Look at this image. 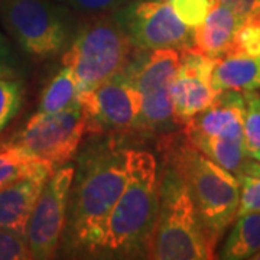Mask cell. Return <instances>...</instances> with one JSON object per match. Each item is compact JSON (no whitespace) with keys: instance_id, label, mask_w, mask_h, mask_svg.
I'll return each instance as SVG.
<instances>
[{"instance_id":"cell-1","label":"cell","mask_w":260,"mask_h":260,"mask_svg":"<svg viewBox=\"0 0 260 260\" xmlns=\"http://www.w3.org/2000/svg\"><path fill=\"white\" fill-rule=\"evenodd\" d=\"M127 181V149L100 140L84 149L70 189L64 242L68 250L99 254L107 221Z\"/></svg>"},{"instance_id":"cell-2","label":"cell","mask_w":260,"mask_h":260,"mask_svg":"<svg viewBox=\"0 0 260 260\" xmlns=\"http://www.w3.org/2000/svg\"><path fill=\"white\" fill-rule=\"evenodd\" d=\"M156 158L148 150L127 149V181L113 207L99 254L146 257L159 210Z\"/></svg>"},{"instance_id":"cell-3","label":"cell","mask_w":260,"mask_h":260,"mask_svg":"<svg viewBox=\"0 0 260 260\" xmlns=\"http://www.w3.org/2000/svg\"><path fill=\"white\" fill-rule=\"evenodd\" d=\"M168 164L184 177L198 220L214 247L237 217L240 182L233 172L207 158L188 140L169 152Z\"/></svg>"},{"instance_id":"cell-4","label":"cell","mask_w":260,"mask_h":260,"mask_svg":"<svg viewBox=\"0 0 260 260\" xmlns=\"http://www.w3.org/2000/svg\"><path fill=\"white\" fill-rule=\"evenodd\" d=\"M159 182V210L149 259L210 260L214 247L198 220L184 177L168 164Z\"/></svg>"},{"instance_id":"cell-5","label":"cell","mask_w":260,"mask_h":260,"mask_svg":"<svg viewBox=\"0 0 260 260\" xmlns=\"http://www.w3.org/2000/svg\"><path fill=\"white\" fill-rule=\"evenodd\" d=\"M133 45L117 12L84 16L62 52V65L78 80L80 93L93 90L124 70Z\"/></svg>"},{"instance_id":"cell-6","label":"cell","mask_w":260,"mask_h":260,"mask_svg":"<svg viewBox=\"0 0 260 260\" xmlns=\"http://www.w3.org/2000/svg\"><path fill=\"white\" fill-rule=\"evenodd\" d=\"M244 94L220 91L205 110L184 124L185 139L233 174H240L249 160L244 148Z\"/></svg>"},{"instance_id":"cell-7","label":"cell","mask_w":260,"mask_h":260,"mask_svg":"<svg viewBox=\"0 0 260 260\" xmlns=\"http://www.w3.org/2000/svg\"><path fill=\"white\" fill-rule=\"evenodd\" d=\"M73 12L55 0H0V20L26 54L47 59L64 52L74 34Z\"/></svg>"},{"instance_id":"cell-8","label":"cell","mask_w":260,"mask_h":260,"mask_svg":"<svg viewBox=\"0 0 260 260\" xmlns=\"http://www.w3.org/2000/svg\"><path fill=\"white\" fill-rule=\"evenodd\" d=\"M179 67V51L174 48L150 49L146 55L130 58L126 74L140 95L136 127L158 130L175 123L172 83Z\"/></svg>"},{"instance_id":"cell-9","label":"cell","mask_w":260,"mask_h":260,"mask_svg":"<svg viewBox=\"0 0 260 260\" xmlns=\"http://www.w3.org/2000/svg\"><path fill=\"white\" fill-rule=\"evenodd\" d=\"M84 132L85 114L81 104H77L54 114L37 112L9 143L58 169L75 158Z\"/></svg>"},{"instance_id":"cell-10","label":"cell","mask_w":260,"mask_h":260,"mask_svg":"<svg viewBox=\"0 0 260 260\" xmlns=\"http://www.w3.org/2000/svg\"><path fill=\"white\" fill-rule=\"evenodd\" d=\"M117 16L133 48L142 51L194 48V28L178 18L171 2L133 0L117 10Z\"/></svg>"},{"instance_id":"cell-11","label":"cell","mask_w":260,"mask_h":260,"mask_svg":"<svg viewBox=\"0 0 260 260\" xmlns=\"http://www.w3.org/2000/svg\"><path fill=\"white\" fill-rule=\"evenodd\" d=\"M75 167H59L52 172L30 214L26 242L32 259L55 257L64 239L67 207Z\"/></svg>"},{"instance_id":"cell-12","label":"cell","mask_w":260,"mask_h":260,"mask_svg":"<svg viewBox=\"0 0 260 260\" xmlns=\"http://www.w3.org/2000/svg\"><path fill=\"white\" fill-rule=\"evenodd\" d=\"M78 102L85 114V132L100 135L136 127L140 95L124 70L80 93Z\"/></svg>"},{"instance_id":"cell-13","label":"cell","mask_w":260,"mask_h":260,"mask_svg":"<svg viewBox=\"0 0 260 260\" xmlns=\"http://www.w3.org/2000/svg\"><path fill=\"white\" fill-rule=\"evenodd\" d=\"M214 62L215 58L195 48L179 52V67L171 90L177 124H185L215 100L218 93L211 81Z\"/></svg>"},{"instance_id":"cell-14","label":"cell","mask_w":260,"mask_h":260,"mask_svg":"<svg viewBox=\"0 0 260 260\" xmlns=\"http://www.w3.org/2000/svg\"><path fill=\"white\" fill-rule=\"evenodd\" d=\"M54 171H41L0 189V227L26 237L34 207Z\"/></svg>"},{"instance_id":"cell-15","label":"cell","mask_w":260,"mask_h":260,"mask_svg":"<svg viewBox=\"0 0 260 260\" xmlns=\"http://www.w3.org/2000/svg\"><path fill=\"white\" fill-rule=\"evenodd\" d=\"M242 20L221 3H215L207 18L194 28V48L211 58L224 55Z\"/></svg>"},{"instance_id":"cell-16","label":"cell","mask_w":260,"mask_h":260,"mask_svg":"<svg viewBox=\"0 0 260 260\" xmlns=\"http://www.w3.org/2000/svg\"><path fill=\"white\" fill-rule=\"evenodd\" d=\"M213 87L220 91H257L260 90V56L227 54L215 58Z\"/></svg>"},{"instance_id":"cell-17","label":"cell","mask_w":260,"mask_h":260,"mask_svg":"<svg viewBox=\"0 0 260 260\" xmlns=\"http://www.w3.org/2000/svg\"><path fill=\"white\" fill-rule=\"evenodd\" d=\"M260 250V213H247L237 217L225 239L221 259H251Z\"/></svg>"},{"instance_id":"cell-18","label":"cell","mask_w":260,"mask_h":260,"mask_svg":"<svg viewBox=\"0 0 260 260\" xmlns=\"http://www.w3.org/2000/svg\"><path fill=\"white\" fill-rule=\"evenodd\" d=\"M41 171H55V168L13 143L0 145V189Z\"/></svg>"},{"instance_id":"cell-19","label":"cell","mask_w":260,"mask_h":260,"mask_svg":"<svg viewBox=\"0 0 260 260\" xmlns=\"http://www.w3.org/2000/svg\"><path fill=\"white\" fill-rule=\"evenodd\" d=\"M78 95H80L78 80L74 71L70 67L64 65L44 90L38 113L54 114V113L68 110L80 104Z\"/></svg>"},{"instance_id":"cell-20","label":"cell","mask_w":260,"mask_h":260,"mask_svg":"<svg viewBox=\"0 0 260 260\" xmlns=\"http://www.w3.org/2000/svg\"><path fill=\"white\" fill-rule=\"evenodd\" d=\"M23 88L16 71L0 68V132L16 116L22 106Z\"/></svg>"},{"instance_id":"cell-21","label":"cell","mask_w":260,"mask_h":260,"mask_svg":"<svg viewBox=\"0 0 260 260\" xmlns=\"http://www.w3.org/2000/svg\"><path fill=\"white\" fill-rule=\"evenodd\" d=\"M244 94V148L250 159L260 162V94L246 91Z\"/></svg>"},{"instance_id":"cell-22","label":"cell","mask_w":260,"mask_h":260,"mask_svg":"<svg viewBox=\"0 0 260 260\" xmlns=\"http://www.w3.org/2000/svg\"><path fill=\"white\" fill-rule=\"evenodd\" d=\"M227 54L260 56V19H249L243 22L224 55Z\"/></svg>"},{"instance_id":"cell-23","label":"cell","mask_w":260,"mask_h":260,"mask_svg":"<svg viewBox=\"0 0 260 260\" xmlns=\"http://www.w3.org/2000/svg\"><path fill=\"white\" fill-rule=\"evenodd\" d=\"M75 15L91 16L117 12L133 0H55Z\"/></svg>"},{"instance_id":"cell-24","label":"cell","mask_w":260,"mask_h":260,"mask_svg":"<svg viewBox=\"0 0 260 260\" xmlns=\"http://www.w3.org/2000/svg\"><path fill=\"white\" fill-rule=\"evenodd\" d=\"M217 0H172L171 5L186 26H198L213 9Z\"/></svg>"},{"instance_id":"cell-25","label":"cell","mask_w":260,"mask_h":260,"mask_svg":"<svg viewBox=\"0 0 260 260\" xmlns=\"http://www.w3.org/2000/svg\"><path fill=\"white\" fill-rule=\"evenodd\" d=\"M32 259L26 237L0 227V260Z\"/></svg>"},{"instance_id":"cell-26","label":"cell","mask_w":260,"mask_h":260,"mask_svg":"<svg viewBox=\"0 0 260 260\" xmlns=\"http://www.w3.org/2000/svg\"><path fill=\"white\" fill-rule=\"evenodd\" d=\"M240 182V200L237 217L247 213H260V177L237 175ZM236 217V218H237Z\"/></svg>"},{"instance_id":"cell-27","label":"cell","mask_w":260,"mask_h":260,"mask_svg":"<svg viewBox=\"0 0 260 260\" xmlns=\"http://www.w3.org/2000/svg\"><path fill=\"white\" fill-rule=\"evenodd\" d=\"M242 20L260 19V0H217Z\"/></svg>"},{"instance_id":"cell-28","label":"cell","mask_w":260,"mask_h":260,"mask_svg":"<svg viewBox=\"0 0 260 260\" xmlns=\"http://www.w3.org/2000/svg\"><path fill=\"white\" fill-rule=\"evenodd\" d=\"M0 68L10 70V71H16V68H18L16 56L13 54L9 42L2 34H0Z\"/></svg>"},{"instance_id":"cell-29","label":"cell","mask_w":260,"mask_h":260,"mask_svg":"<svg viewBox=\"0 0 260 260\" xmlns=\"http://www.w3.org/2000/svg\"><path fill=\"white\" fill-rule=\"evenodd\" d=\"M251 259H253V260H260V250L257 251V253H256V254H254V256H253Z\"/></svg>"},{"instance_id":"cell-30","label":"cell","mask_w":260,"mask_h":260,"mask_svg":"<svg viewBox=\"0 0 260 260\" xmlns=\"http://www.w3.org/2000/svg\"><path fill=\"white\" fill-rule=\"evenodd\" d=\"M164 2H172V0H164Z\"/></svg>"}]
</instances>
